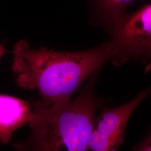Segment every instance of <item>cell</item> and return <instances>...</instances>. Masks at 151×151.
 I'll list each match as a JSON object with an SVG mask.
<instances>
[{
	"label": "cell",
	"mask_w": 151,
	"mask_h": 151,
	"mask_svg": "<svg viewBox=\"0 0 151 151\" xmlns=\"http://www.w3.org/2000/svg\"><path fill=\"white\" fill-rule=\"evenodd\" d=\"M12 70L17 85L37 90L45 105L70 100L72 94L108 61L115 65L116 55L108 40L78 52H58L45 48L34 50L27 42L16 44Z\"/></svg>",
	"instance_id": "obj_1"
},
{
	"label": "cell",
	"mask_w": 151,
	"mask_h": 151,
	"mask_svg": "<svg viewBox=\"0 0 151 151\" xmlns=\"http://www.w3.org/2000/svg\"><path fill=\"white\" fill-rule=\"evenodd\" d=\"M96 74L75 99L45 105L32 104L29 124L31 134L27 142L16 145L19 150L35 151H84L93 128L95 114L100 101L94 91Z\"/></svg>",
	"instance_id": "obj_2"
},
{
	"label": "cell",
	"mask_w": 151,
	"mask_h": 151,
	"mask_svg": "<svg viewBox=\"0 0 151 151\" xmlns=\"http://www.w3.org/2000/svg\"><path fill=\"white\" fill-rule=\"evenodd\" d=\"M104 26L116 55L115 65L129 60L146 64L151 57V4L106 22Z\"/></svg>",
	"instance_id": "obj_3"
},
{
	"label": "cell",
	"mask_w": 151,
	"mask_h": 151,
	"mask_svg": "<svg viewBox=\"0 0 151 151\" xmlns=\"http://www.w3.org/2000/svg\"><path fill=\"white\" fill-rule=\"evenodd\" d=\"M150 92V89L147 88L124 105L116 108L104 109L95 119L93 129L108 138L119 148L123 143L124 133L130 117Z\"/></svg>",
	"instance_id": "obj_4"
},
{
	"label": "cell",
	"mask_w": 151,
	"mask_h": 151,
	"mask_svg": "<svg viewBox=\"0 0 151 151\" xmlns=\"http://www.w3.org/2000/svg\"><path fill=\"white\" fill-rule=\"evenodd\" d=\"M32 114L27 101L0 94V143L8 144L14 132L29 124Z\"/></svg>",
	"instance_id": "obj_5"
},
{
	"label": "cell",
	"mask_w": 151,
	"mask_h": 151,
	"mask_svg": "<svg viewBox=\"0 0 151 151\" xmlns=\"http://www.w3.org/2000/svg\"><path fill=\"white\" fill-rule=\"evenodd\" d=\"M135 0H88V20L94 27L103 26L123 14Z\"/></svg>",
	"instance_id": "obj_6"
},
{
	"label": "cell",
	"mask_w": 151,
	"mask_h": 151,
	"mask_svg": "<svg viewBox=\"0 0 151 151\" xmlns=\"http://www.w3.org/2000/svg\"><path fill=\"white\" fill-rule=\"evenodd\" d=\"M151 134L148 135L146 138L142 141L140 143L137 145L133 148V150L135 151H151Z\"/></svg>",
	"instance_id": "obj_7"
},
{
	"label": "cell",
	"mask_w": 151,
	"mask_h": 151,
	"mask_svg": "<svg viewBox=\"0 0 151 151\" xmlns=\"http://www.w3.org/2000/svg\"><path fill=\"white\" fill-rule=\"evenodd\" d=\"M6 52L5 49V48L0 44V58L1 57L5 54Z\"/></svg>",
	"instance_id": "obj_8"
}]
</instances>
